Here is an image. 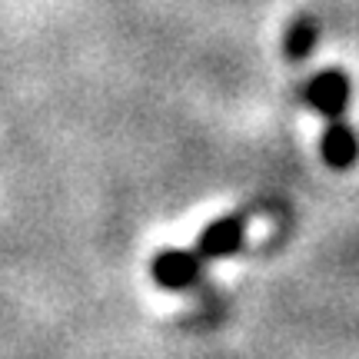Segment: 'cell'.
Masks as SVG:
<instances>
[{
    "mask_svg": "<svg viewBox=\"0 0 359 359\" xmlns=\"http://www.w3.org/2000/svg\"><path fill=\"white\" fill-rule=\"evenodd\" d=\"M200 273H203V257L196 250H163L150 259V276H154L156 286L163 290H190L200 283Z\"/></svg>",
    "mask_w": 359,
    "mask_h": 359,
    "instance_id": "1",
    "label": "cell"
},
{
    "mask_svg": "<svg viewBox=\"0 0 359 359\" xmlns=\"http://www.w3.org/2000/svg\"><path fill=\"white\" fill-rule=\"evenodd\" d=\"M246 243V219L243 217H219L213 223H206L196 240V253L203 259H226L233 253H240Z\"/></svg>",
    "mask_w": 359,
    "mask_h": 359,
    "instance_id": "2",
    "label": "cell"
},
{
    "mask_svg": "<svg viewBox=\"0 0 359 359\" xmlns=\"http://www.w3.org/2000/svg\"><path fill=\"white\" fill-rule=\"evenodd\" d=\"M303 97H306L309 107H313L316 114H323L326 120L343 116L346 114V107H349V80H346V74H339V70H323V74H316V77L306 83Z\"/></svg>",
    "mask_w": 359,
    "mask_h": 359,
    "instance_id": "3",
    "label": "cell"
},
{
    "mask_svg": "<svg viewBox=\"0 0 359 359\" xmlns=\"http://www.w3.org/2000/svg\"><path fill=\"white\" fill-rule=\"evenodd\" d=\"M320 154L326 160V167L333 170H349L359 160V137L343 116L330 120V127H326L320 140Z\"/></svg>",
    "mask_w": 359,
    "mask_h": 359,
    "instance_id": "4",
    "label": "cell"
},
{
    "mask_svg": "<svg viewBox=\"0 0 359 359\" xmlns=\"http://www.w3.org/2000/svg\"><path fill=\"white\" fill-rule=\"evenodd\" d=\"M316 40H320V24L313 20V17H296L293 24L286 27V37H283V50L290 60H306L313 47H316Z\"/></svg>",
    "mask_w": 359,
    "mask_h": 359,
    "instance_id": "5",
    "label": "cell"
}]
</instances>
